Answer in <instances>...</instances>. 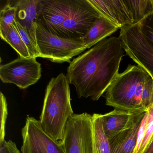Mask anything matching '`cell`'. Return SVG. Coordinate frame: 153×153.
Masks as SVG:
<instances>
[{
  "label": "cell",
  "mask_w": 153,
  "mask_h": 153,
  "mask_svg": "<svg viewBox=\"0 0 153 153\" xmlns=\"http://www.w3.org/2000/svg\"><path fill=\"white\" fill-rule=\"evenodd\" d=\"M146 112L137 113L128 128L108 139L111 153H135L138 132Z\"/></svg>",
  "instance_id": "obj_10"
},
{
  "label": "cell",
  "mask_w": 153,
  "mask_h": 153,
  "mask_svg": "<svg viewBox=\"0 0 153 153\" xmlns=\"http://www.w3.org/2000/svg\"><path fill=\"white\" fill-rule=\"evenodd\" d=\"M119 37L127 55L153 78V45L144 37L137 24L121 28Z\"/></svg>",
  "instance_id": "obj_6"
},
{
  "label": "cell",
  "mask_w": 153,
  "mask_h": 153,
  "mask_svg": "<svg viewBox=\"0 0 153 153\" xmlns=\"http://www.w3.org/2000/svg\"><path fill=\"white\" fill-rule=\"evenodd\" d=\"M36 31V45L40 57L52 62H70L73 57L87 49L83 40H68L58 37L48 32L37 23Z\"/></svg>",
  "instance_id": "obj_4"
},
{
  "label": "cell",
  "mask_w": 153,
  "mask_h": 153,
  "mask_svg": "<svg viewBox=\"0 0 153 153\" xmlns=\"http://www.w3.org/2000/svg\"><path fill=\"white\" fill-rule=\"evenodd\" d=\"M39 1L40 0H19L13 4L16 8L15 20L25 29L36 47V25Z\"/></svg>",
  "instance_id": "obj_11"
},
{
  "label": "cell",
  "mask_w": 153,
  "mask_h": 153,
  "mask_svg": "<svg viewBox=\"0 0 153 153\" xmlns=\"http://www.w3.org/2000/svg\"><path fill=\"white\" fill-rule=\"evenodd\" d=\"M146 125L143 141L137 153H145L153 140V106L147 111Z\"/></svg>",
  "instance_id": "obj_18"
},
{
  "label": "cell",
  "mask_w": 153,
  "mask_h": 153,
  "mask_svg": "<svg viewBox=\"0 0 153 153\" xmlns=\"http://www.w3.org/2000/svg\"><path fill=\"white\" fill-rule=\"evenodd\" d=\"M16 8L13 4L8 3L1 10L0 36L4 41L7 33L16 19Z\"/></svg>",
  "instance_id": "obj_17"
},
{
  "label": "cell",
  "mask_w": 153,
  "mask_h": 153,
  "mask_svg": "<svg viewBox=\"0 0 153 153\" xmlns=\"http://www.w3.org/2000/svg\"><path fill=\"white\" fill-rule=\"evenodd\" d=\"M119 28L115 24L102 16L82 39L84 45L87 49H89L111 35Z\"/></svg>",
  "instance_id": "obj_13"
},
{
  "label": "cell",
  "mask_w": 153,
  "mask_h": 153,
  "mask_svg": "<svg viewBox=\"0 0 153 153\" xmlns=\"http://www.w3.org/2000/svg\"><path fill=\"white\" fill-rule=\"evenodd\" d=\"M41 76V64L35 58L19 57L0 66L1 81L15 84L21 89H25L36 84Z\"/></svg>",
  "instance_id": "obj_7"
},
{
  "label": "cell",
  "mask_w": 153,
  "mask_h": 153,
  "mask_svg": "<svg viewBox=\"0 0 153 153\" xmlns=\"http://www.w3.org/2000/svg\"><path fill=\"white\" fill-rule=\"evenodd\" d=\"M105 104L133 113L153 106V78L138 65H129L119 73L105 92Z\"/></svg>",
  "instance_id": "obj_2"
},
{
  "label": "cell",
  "mask_w": 153,
  "mask_h": 153,
  "mask_svg": "<svg viewBox=\"0 0 153 153\" xmlns=\"http://www.w3.org/2000/svg\"><path fill=\"white\" fill-rule=\"evenodd\" d=\"M1 102V129H0V143L5 140L6 135V125L8 116L7 102V99L2 92L0 94Z\"/></svg>",
  "instance_id": "obj_21"
},
{
  "label": "cell",
  "mask_w": 153,
  "mask_h": 153,
  "mask_svg": "<svg viewBox=\"0 0 153 153\" xmlns=\"http://www.w3.org/2000/svg\"><path fill=\"white\" fill-rule=\"evenodd\" d=\"M22 136V153H66L62 142L48 135L42 128L39 120L34 117L27 118Z\"/></svg>",
  "instance_id": "obj_8"
},
{
  "label": "cell",
  "mask_w": 153,
  "mask_h": 153,
  "mask_svg": "<svg viewBox=\"0 0 153 153\" xmlns=\"http://www.w3.org/2000/svg\"><path fill=\"white\" fill-rule=\"evenodd\" d=\"M145 153H153V140Z\"/></svg>",
  "instance_id": "obj_24"
},
{
  "label": "cell",
  "mask_w": 153,
  "mask_h": 153,
  "mask_svg": "<svg viewBox=\"0 0 153 153\" xmlns=\"http://www.w3.org/2000/svg\"><path fill=\"white\" fill-rule=\"evenodd\" d=\"M137 25L144 37L153 45V11Z\"/></svg>",
  "instance_id": "obj_20"
},
{
  "label": "cell",
  "mask_w": 153,
  "mask_h": 153,
  "mask_svg": "<svg viewBox=\"0 0 153 153\" xmlns=\"http://www.w3.org/2000/svg\"><path fill=\"white\" fill-rule=\"evenodd\" d=\"M120 37L112 36L96 45L70 62L66 76L79 98L97 101L119 74L124 56Z\"/></svg>",
  "instance_id": "obj_1"
},
{
  "label": "cell",
  "mask_w": 153,
  "mask_h": 153,
  "mask_svg": "<svg viewBox=\"0 0 153 153\" xmlns=\"http://www.w3.org/2000/svg\"><path fill=\"white\" fill-rule=\"evenodd\" d=\"M148 112L147 111L142 120V122L140 124L138 132L137 140V146H136V150L135 153H137L141 143L143 141L144 138V134H145V129H146V125L147 120Z\"/></svg>",
  "instance_id": "obj_23"
},
{
  "label": "cell",
  "mask_w": 153,
  "mask_h": 153,
  "mask_svg": "<svg viewBox=\"0 0 153 153\" xmlns=\"http://www.w3.org/2000/svg\"><path fill=\"white\" fill-rule=\"evenodd\" d=\"M15 22L18 31L23 42L27 47L31 57L35 58L40 57V53L37 49V47L32 41V39L29 36V35L28 34L25 29L16 20H15Z\"/></svg>",
  "instance_id": "obj_19"
},
{
  "label": "cell",
  "mask_w": 153,
  "mask_h": 153,
  "mask_svg": "<svg viewBox=\"0 0 153 153\" xmlns=\"http://www.w3.org/2000/svg\"><path fill=\"white\" fill-rule=\"evenodd\" d=\"M137 113L114 109L102 114L103 127L108 139L128 128L131 124Z\"/></svg>",
  "instance_id": "obj_12"
},
{
  "label": "cell",
  "mask_w": 153,
  "mask_h": 153,
  "mask_svg": "<svg viewBox=\"0 0 153 153\" xmlns=\"http://www.w3.org/2000/svg\"><path fill=\"white\" fill-rule=\"evenodd\" d=\"M69 83L63 73L50 80L45 90L40 124L55 140L62 142L68 120L73 114Z\"/></svg>",
  "instance_id": "obj_3"
},
{
  "label": "cell",
  "mask_w": 153,
  "mask_h": 153,
  "mask_svg": "<svg viewBox=\"0 0 153 153\" xmlns=\"http://www.w3.org/2000/svg\"><path fill=\"white\" fill-rule=\"evenodd\" d=\"M93 135L97 153H111L110 144L103 127L102 114L92 115Z\"/></svg>",
  "instance_id": "obj_14"
},
{
  "label": "cell",
  "mask_w": 153,
  "mask_h": 153,
  "mask_svg": "<svg viewBox=\"0 0 153 153\" xmlns=\"http://www.w3.org/2000/svg\"><path fill=\"white\" fill-rule=\"evenodd\" d=\"M103 16L120 28L134 25L132 13L126 0H88Z\"/></svg>",
  "instance_id": "obj_9"
},
{
  "label": "cell",
  "mask_w": 153,
  "mask_h": 153,
  "mask_svg": "<svg viewBox=\"0 0 153 153\" xmlns=\"http://www.w3.org/2000/svg\"><path fill=\"white\" fill-rule=\"evenodd\" d=\"M17 52L21 57L30 58V53L18 31L14 21L4 40Z\"/></svg>",
  "instance_id": "obj_16"
},
{
  "label": "cell",
  "mask_w": 153,
  "mask_h": 153,
  "mask_svg": "<svg viewBox=\"0 0 153 153\" xmlns=\"http://www.w3.org/2000/svg\"><path fill=\"white\" fill-rule=\"evenodd\" d=\"M0 153H21L16 145L12 140H4L0 143Z\"/></svg>",
  "instance_id": "obj_22"
},
{
  "label": "cell",
  "mask_w": 153,
  "mask_h": 153,
  "mask_svg": "<svg viewBox=\"0 0 153 153\" xmlns=\"http://www.w3.org/2000/svg\"><path fill=\"white\" fill-rule=\"evenodd\" d=\"M133 16L134 25L138 24L153 11V0H126Z\"/></svg>",
  "instance_id": "obj_15"
},
{
  "label": "cell",
  "mask_w": 153,
  "mask_h": 153,
  "mask_svg": "<svg viewBox=\"0 0 153 153\" xmlns=\"http://www.w3.org/2000/svg\"><path fill=\"white\" fill-rule=\"evenodd\" d=\"M62 143L66 153H97L92 115L83 113L71 116L65 127Z\"/></svg>",
  "instance_id": "obj_5"
}]
</instances>
